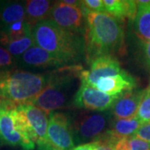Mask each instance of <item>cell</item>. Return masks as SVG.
<instances>
[{
	"label": "cell",
	"mask_w": 150,
	"mask_h": 150,
	"mask_svg": "<svg viewBox=\"0 0 150 150\" xmlns=\"http://www.w3.org/2000/svg\"><path fill=\"white\" fill-rule=\"evenodd\" d=\"M14 65V58L8 50L0 46V72L9 71Z\"/></svg>",
	"instance_id": "cell-25"
},
{
	"label": "cell",
	"mask_w": 150,
	"mask_h": 150,
	"mask_svg": "<svg viewBox=\"0 0 150 150\" xmlns=\"http://www.w3.org/2000/svg\"><path fill=\"white\" fill-rule=\"evenodd\" d=\"M137 87L136 79L128 72L123 70L121 74L102 78L93 85V88L110 96L119 97L134 90Z\"/></svg>",
	"instance_id": "cell-12"
},
{
	"label": "cell",
	"mask_w": 150,
	"mask_h": 150,
	"mask_svg": "<svg viewBox=\"0 0 150 150\" xmlns=\"http://www.w3.org/2000/svg\"><path fill=\"white\" fill-rule=\"evenodd\" d=\"M123 71L116 58L111 56H103L93 60L89 69H83L80 74L81 83L92 86L102 78L119 74Z\"/></svg>",
	"instance_id": "cell-10"
},
{
	"label": "cell",
	"mask_w": 150,
	"mask_h": 150,
	"mask_svg": "<svg viewBox=\"0 0 150 150\" xmlns=\"http://www.w3.org/2000/svg\"><path fill=\"white\" fill-rule=\"evenodd\" d=\"M130 150H150V144L135 137H130Z\"/></svg>",
	"instance_id": "cell-26"
},
{
	"label": "cell",
	"mask_w": 150,
	"mask_h": 150,
	"mask_svg": "<svg viewBox=\"0 0 150 150\" xmlns=\"http://www.w3.org/2000/svg\"><path fill=\"white\" fill-rule=\"evenodd\" d=\"M114 150H130V137L120 139L114 145Z\"/></svg>",
	"instance_id": "cell-28"
},
{
	"label": "cell",
	"mask_w": 150,
	"mask_h": 150,
	"mask_svg": "<svg viewBox=\"0 0 150 150\" xmlns=\"http://www.w3.org/2000/svg\"><path fill=\"white\" fill-rule=\"evenodd\" d=\"M19 64L32 69L55 70L67 66L64 60L36 45L33 46L18 59Z\"/></svg>",
	"instance_id": "cell-11"
},
{
	"label": "cell",
	"mask_w": 150,
	"mask_h": 150,
	"mask_svg": "<svg viewBox=\"0 0 150 150\" xmlns=\"http://www.w3.org/2000/svg\"><path fill=\"white\" fill-rule=\"evenodd\" d=\"M137 13L134 19V30L140 42L150 41V1H136Z\"/></svg>",
	"instance_id": "cell-16"
},
{
	"label": "cell",
	"mask_w": 150,
	"mask_h": 150,
	"mask_svg": "<svg viewBox=\"0 0 150 150\" xmlns=\"http://www.w3.org/2000/svg\"><path fill=\"white\" fill-rule=\"evenodd\" d=\"M48 141L59 150H72L74 148L72 118L63 112H54L48 115Z\"/></svg>",
	"instance_id": "cell-6"
},
{
	"label": "cell",
	"mask_w": 150,
	"mask_h": 150,
	"mask_svg": "<svg viewBox=\"0 0 150 150\" xmlns=\"http://www.w3.org/2000/svg\"><path fill=\"white\" fill-rule=\"evenodd\" d=\"M93 149H94V146H93V142H91V143H88V144L78 145L72 150H93Z\"/></svg>",
	"instance_id": "cell-31"
},
{
	"label": "cell",
	"mask_w": 150,
	"mask_h": 150,
	"mask_svg": "<svg viewBox=\"0 0 150 150\" xmlns=\"http://www.w3.org/2000/svg\"><path fill=\"white\" fill-rule=\"evenodd\" d=\"M49 19L66 30L83 35L85 33V17L80 7L70 6L63 1L54 2Z\"/></svg>",
	"instance_id": "cell-9"
},
{
	"label": "cell",
	"mask_w": 150,
	"mask_h": 150,
	"mask_svg": "<svg viewBox=\"0 0 150 150\" xmlns=\"http://www.w3.org/2000/svg\"><path fill=\"white\" fill-rule=\"evenodd\" d=\"M118 139L108 129L93 142V150H114V145Z\"/></svg>",
	"instance_id": "cell-23"
},
{
	"label": "cell",
	"mask_w": 150,
	"mask_h": 150,
	"mask_svg": "<svg viewBox=\"0 0 150 150\" xmlns=\"http://www.w3.org/2000/svg\"><path fill=\"white\" fill-rule=\"evenodd\" d=\"M26 2V21L33 26L38 22L49 18L54 2L49 0H28Z\"/></svg>",
	"instance_id": "cell-18"
},
{
	"label": "cell",
	"mask_w": 150,
	"mask_h": 150,
	"mask_svg": "<svg viewBox=\"0 0 150 150\" xmlns=\"http://www.w3.org/2000/svg\"><path fill=\"white\" fill-rule=\"evenodd\" d=\"M143 46H144V59L146 60L147 64L150 67V41L145 43H143Z\"/></svg>",
	"instance_id": "cell-29"
},
{
	"label": "cell",
	"mask_w": 150,
	"mask_h": 150,
	"mask_svg": "<svg viewBox=\"0 0 150 150\" xmlns=\"http://www.w3.org/2000/svg\"><path fill=\"white\" fill-rule=\"evenodd\" d=\"M144 90L127 92L119 96L108 110L113 119H130L135 118Z\"/></svg>",
	"instance_id": "cell-13"
},
{
	"label": "cell",
	"mask_w": 150,
	"mask_h": 150,
	"mask_svg": "<svg viewBox=\"0 0 150 150\" xmlns=\"http://www.w3.org/2000/svg\"><path fill=\"white\" fill-rule=\"evenodd\" d=\"M25 1L0 0V27L25 19Z\"/></svg>",
	"instance_id": "cell-15"
},
{
	"label": "cell",
	"mask_w": 150,
	"mask_h": 150,
	"mask_svg": "<svg viewBox=\"0 0 150 150\" xmlns=\"http://www.w3.org/2000/svg\"><path fill=\"white\" fill-rule=\"evenodd\" d=\"M149 91H150V84H149Z\"/></svg>",
	"instance_id": "cell-32"
},
{
	"label": "cell",
	"mask_w": 150,
	"mask_h": 150,
	"mask_svg": "<svg viewBox=\"0 0 150 150\" xmlns=\"http://www.w3.org/2000/svg\"><path fill=\"white\" fill-rule=\"evenodd\" d=\"M35 150H59L58 149L54 148L53 145L51 144L48 141L41 143L37 145V149Z\"/></svg>",
	"instance_id": "cell-30"
},
{
	"label": "cell",
	"mask_w": 150,
	"mask_h": 150,
	"mask_svg": "<svg viewBox=\"0 0 150 150\" xmlns=\"http://www.w3.org/2000/svg\"><path fill=\"white\" fill-rule=\"evenodd\" d=\"M135 118L142 124L150 123V91L149 88L144 89V96Z\"/></svg>",
	"instance_id": "cell-22"
},
{
	"label": "cell",
	"mask_w": 150,
	"mask_h": 150,
	"mask_svg": "<svg viewBox=\"0 0 150 150\" xmlns=\"http://www.w3.org/2000/svg\"><path fill=\"white\" fill-rule=\"evenodd\" d=\"M119 97L110 96L92 86L80 83L72 104L77 108L92 112L108 111Z\"/></svg>",
	"instance_id": "cell-8"
},
{
	"label": "cell",
	"mask_w": 150,
	"mask_h": 150,
	"mask_svg": "<svg viewBox=\"0 0 150 150\" xmlns=\"http://www.w3.org/2000/svg\"><path fill=\"white\" fill-rule=\"evenodd\" d=\"M34 45L35 43H34L32 33H31L25 37L22 38L20 39H18L16 41L8 43L7 46L4 47V48L8 50V52L13 58L18 59L22 54H24L28 49H29Z\"/></svg>",
	"instance_id": "cell-21"
},
{
	"label": "cell",
	"mask_w": 150,
	"mask_h": 150,
	"mask_svg": "<svg viewBox=\"0 0 150 150\" xmlns=\"http://www.w3.org/2000/svg\"><path fill=\"white\" fill-rule=\"evenodd\" d=\"M35 139V144L47 142L48 114L31 103L20 105Z\"/></svg>",
	"instance_id": "cell-14"
},
{
	"label": "cell",
	"mask_w": 150,
	"mask_h": 150,
	"mask_svg": "<svg viewBox=\"0 0 150 150\" xmlns=\"http://www.w3.org/2000/svg\"><path fill=\"white\" fill-rule=\"evenodd\" d=\"M85 60L103 56L114 57L125 49L123 23L107 13H90L85 16Z\"/></svg>",
	"instance_id": "cell-1"
},
{
	"label": "cell",
	"mask_w": 150,
	"mask_h": 150,
	"mask_svg": "<svg viewBox=\"0 0 150 150\" xmlns=\"http://www.w3.org/2000/svg\"><path fill=\"white\" fill-rule=\"evenodd\" d=\"M105 12L124 23L134 20L137 13V3L132 0H103Z\"/></svg>",
	"instance_id": "cell-17"
},
{
	"label": "cell",
	"mask_w": 150,
	"mask_h": 150,
	"mask_svg": "<svg viewBox=\"0 0 150 150\" xmlns=\"http://www.w3.org/2000/svg\"><path fill=\"white\" fill-rule=\"evenodd\" d=\"M80 8L84 17L90 13H106L103 0H83Z\"/></svg>",
	"instance_id": "cell-24"
},
{
	"label": "cell",
	"mask_w": 150,
	"mask_h": 150,
	"mask_svg": "<svg viewBox=\"0 0 150 150\" xmlns=\"http://www.w3.org/2000/svg\"><path fill=\"white\" fill-rule=\"evenodd\" d=\"M15 108V104L0 99V144L20 147L23 150H35L36 145L28 143L17 131L13 118Z\"/></svg>",
	"instance_id": "cell-7"
},
{
	"label": "cell",
	"mask_w": 150,
	"mask_h": 150,
	"mask_svg": "<svg viewBox=\"0 0 150 150\" xmlns=\"http://www.w3.org/2000/svg\"><path fill=\"white\" fill-rule=\"evenodd\" d=\"M134 136L150 144V123L142 124Z\"/></svg>",
	"instance_id": "cell-27"
},
{
	"label": "cell",
	"mask_w": 150,
	"mask_h": 150,
	"mask_svg": "<svg viewBox=\"0 0 150 150\" xmlns=\"http://www.w3.org/2000/svg\"><path fill=\"white\" fill-rule=\"evenodd\" d=\"M83 69L79 64L67 65L48 73L46 86L31 104L48 115L63 109L73 103L80 74Z\"/></svg>",
	"instance_id": "cell-3"
},
{
	"label": "cell",
	"mask_w": 150,
	"mask_h": 150,
	"mask_svg": "<svg viewBox=\"0 0 150 150\" xmlns=\"http://www.w3.org/2000/svg\"><path fill=\"white\" fill-rule=\"evenodd\" d=\"M112 120L109 111L82 112L74 119L72 118L75 144L93 142L109 129Z\"/></svg>",
	"instance_id": "cell-5"
},
{
	"label": "cell",
	"mask_w": 150,
	"mask_h": 150,
	"mask_svg": "<svg viewBox=\"0 0 150 150\" xmlns=\"http://www.w3.org/2000/svg\"><path fill=\"white\" fill-rule=\"evenodd\" d=\"M32 36L36 46L68 65L79 64L85 59L84 37L59 27L49 18L33 26Z\"/></svg>",
	"instance_id": "cell-2"
},
{
	"label": "cell",
	"mask_w": 150,
	"mask_h": 150,
	"mask_svg": "<svg viewBox=\"0 0 150 150\" xmlns=\"http://www.w3.org/2000/svg\"><path fill=\"white\" fill-rule=\"evenodd\" d=\"M32 25L26 19L12 23L10 25L0 27V46L5 47L8 43L32 33Z\"/></svg>",
	"instance_id": "cell-19"
},
{
	"label": "cell",
	"mask_w": 150,
	"mask_h": 150,
	"mask_svg": "<svg viewBox=\"0 0 150 150\" xmlns=\"http://www.w3.org/2000/svg\"><path fill=\"white\" fill-rule=\"evenodd\" d=\"M48 74L23 70L0 72V99L16 106L32 103L46 86Z\"/></svg>",
	"instance_id": "cell-4"
},
{
	"label": "cell",
	"mask_w": 150,
	"mask_h": 150,
	"mask_svg": "<svg viewBox=\"0 0 150 150\" xmlns=\"http://www.w3.org/2000/svg\"><path fill=\"white\" fill-rule=\"evenodd\" d=\"M142 123L136 118L130 119H113L110 123L108 130L118 139L134 136Z\"/></svg>",
	"instance_id": "cell-20"
}]
</instances>
